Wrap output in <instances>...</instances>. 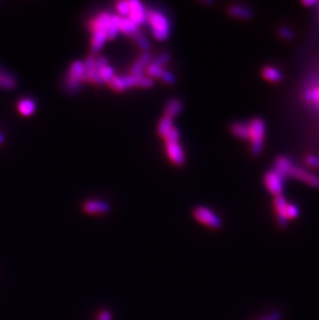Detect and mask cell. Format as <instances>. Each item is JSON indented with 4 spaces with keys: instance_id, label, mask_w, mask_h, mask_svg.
<instances>
[{
    "instance_id": "25",
    "label": "cell",
    "mask_w": 319,
    "mask_h": 320,
    "mask_svg": "<svg viewBox=\"0 0 319 320\" xmlns=\"http://www.w3.org/2000/svg\"><path fill=\"white\" fill-rule=\"evenodd\" d=\"M16 85V80L14 77L8 74H0V87L3 88H14Z\"/></svg>"
},
{
    "instance_id": "1",
    "label": "cell",
    "mask_w": 319,
    "mask_h": 320,
    "mask_svg": "<svg viewBox=\"0 0 319 320\" xmlns=\"http://www.w3.org/2000/svg\"><path fill=\"white\" fill-rule=\"evenodd\" d=\"M112 15L108 13H102L90 24L91 31H93V39H91V51L98 53L103 45L107 40V27Z\"/></svg>"
},
{
    "instance_id": "15",
    "label": "cell",
    "mask_w": 319,
    "mask_h": 320,
    "mask_svg": "<svg viewBox=\"0 0 319 320\" xmlns=\"http://www.w3.org/2000/svg\"><path fill=\"white\" fill-rule=\"evenodd\" d=\"M151 58H152V55L148 52H144L139 57V59L137 60L134 63V66L132 67V69H131L132 76H140L142 74V71L144 70V68L150 65Z\"/></svg>"
},
{
    "instance_id": "20",
    "label": "cell",
    "mask_w": 319,
    "mask_h": 320,
    "mask_svg": "<svg viewBox=\"0 0 319 320\" xmlns=\"http://www.w3.org/2000/svg\"><path fill=\"white\" fill-rule=\"evenodd\" d=\"M121 17L119 16H111L108 27H107V36L108 38H114L119 32Z\"/></svg>"
},
{
    "instance_id": "23",
    "label": "cell",
    "mask_w": 319,
    "mask_h": 320,
    "mask_svg": "<svg viewBox=\"0 0 319 320\" xmlns=\"http://www.w3.org/2000/svg\"><path fill=\"white\" fill-rule=\"evenodd\" d=\"M173 123H172V119L167 117V116H164L161 120H160V123H159V126H158V132L160 134V136H162L163 138L164 137L173 129Z\"/></svg>"
},
{
    "instance_id": "6",
    "label": "cell",
    "mask_w": 319,
    "mask_h": 320,
    "mask_svg": "<svg viewBox=\"0 0 319 320\" xmlns=\"http://www.w3.org/2000/svg\"><path fill=\"white\" fill-rule=\"evenodd\" d=\"M85 71H84V63L81 61H75L69 71V77L67 80V86L70 90L75 91L77 90L81 83L85 81L84 79Z\"/></svg>"
},
{
    "instance_id": "11",
    "label": "cell",
    "mask_w": 319,
    "mask_h": 320,
    "mask_svg": "<svg viewBox=\"0 0 319 320\" xmlns=\"http://www.w3.org/2000/svg\"><path fill=\"white\" fill-rule=\"evenodd\" d=\"M166 153L169 159L176 165H182L185 162V153L178 142H167Z\"/></svg>"
},
{
    "instance_id": "26",
    "label": "cell",
    "mask_w": 319,
    "mask_h": 320,
    "mask_svg": "<svg viewBox=\"0 0 319 320\" xmlns=\"http://www.w3.org/2000/svg\"><path fill=\"white\" fill-rule=\"evenodd\" d=\"M133 38L135 39L136 44L139 46V48H140V49H142V50H144V51H147V50L150 49L151 45H150L148 39H147L143 34H141L140 32H139L138 34H136Z\"/></svg>"
},
{
    "instance_id": "8",
    "label": "cell",
    "mask_w": 319,
    "mask_h": 320,
    "mask_svg": "<svg viewBox=\"0 0 319 320\" xmlns=\"http://www.w3.org/2000/svg\"><path fill=\"white\" fill-rule=\"evenodd\" d=\"M130 6V13H129V19L134 22L137 26L141 25L146 20V12L142 6L141 3L137 2V0H132L129 2Z\"/></svg>"
},
{
    "instance_id": "4",
    "label": "cell",
    "mask_w": 319,
    "mask_h": 320,
    "mask_svg": "<svg viewBox=\"0 0 319 320\" xmlns=\"http://www.w3.org/2000/svg\"><path fill=\"white\" fill-rule=\"evenodd\" d=\"M146 19L148 20L153 34L158 40H165L169 35V22L167 18L157 11H151L146 13Z\"/></svg>"
},
{
    "instance_id": "24",
    "label": "cell",
    "mask_w": 319,
    "mask_h": 320,
    "mask_svg": "<svg viewBox=\"0 0 319 320\" xmlns=\"http://www.w3.org/2000/svg\"><path fill=\"white\" fill-rule=\"evenodd\" d=\"M114 71L111 67H109L108 65L103 67L100 72H99V78H100V81L101 83H109L113 77H114Z\"/></svg>"
},
{
    "instance_id": "27",
    "label": "cell",
    "mask_w": 319,
    "mask_h": 320,
    "mask_svg": "<svg viewBox=\"0 0 319 320\" xmlns=\"http://www.w3.org/2000/svg\"><path fill=\"white\" fill-rule=\"evenodd\" d=\"M285 214H286L287 220L295 219L300 215V209H299V207L295 204H287Z\"/></svg>"
},
{
    "instance_id": "21",
    "label": "cell",
    "mask_w": 319,
    "mask_h": 320,
    "mask_svg": "<svg viewBox=\"0 0 319 320\" xmlns=\"http://www.w3.org/2000/svg\"><path fill=\"white\" fill-rule=\"evenodd\" d=\"M19 112L24 116H30L35 111V103L30 99H24L18 104Z\"/></svg>"
},
{
    "instance_id": "14",
    "label": "cell",
    "mask_w": 319,
    "mask_h": 320,
    "mask_svg": "<svg viewBox=\"0 0 319 320\" xmlns=\"http://www.w3.org/2000/svg\"><path fill=\"white\" fill-rule=\"evenodd\" d=\"M292 168V163L287 157H279L275 162V167H273L272 171L284 179V177L290 175Z\"/></svg>"
},
{
    "instance_id": "33",
    "label": "cell",
    "mask_w": 319,
    "mask_h": 320,
    "mask_svg": "<svg viewBox=\"0 0 319 320\" xmlns=\"http://www.w3.org/2000/svg\"><path fill=\"white\" fill-rule=\"evenodd\" d=\"M279 34L281 35V37H283L284 39H292L293 38V32L288 29L287 27H282L279 30Z\"/></svg>"
},
{
    "instance_id": "2",
    "label": "cell",
    "mask_w": 319,
    "mask_h": 320,
    "mask_svg": "<svg viewBox=\"0 0 319 320\" xmlns=\"http://www.w3.org/2000/svg\"><path fill=\"white\" fill-rule=\"evenodd\" d=\"M110 86L116 91H122L124 89L131 88L133 86H140L143 88H148L153 86L154 81L143 75L140 76H114L109 82Z\"/></svg>"
},
{
    "instance_id": "34",
    "label": "cell",
    "mask_w": 319,
    "mask_h": 320,
    "mask_svg": "<svg viewBox=\"0 0 319 320\" xmlns=\"http://www.w3.org/2000/svg\"><path fill=\"white\" fill-rule=\"evenodd\" d=\"M169 60V55L167 54V53H163V54H161L160 56H158L154 61L156 62V63H158V65H160V66H164L165 63H167V61Z\"/></svg>"
},
{
    "instance_id": "36",
    "label": "cell",
    "mask_w": 319,
    "mask_h": 320,
    "mask_svg": "<svg viewBox=\"0 0 319 320\" xmlns=\"http://www.w3.org/2000/svg\"><path fill=\"white\" fill-rule=\"evenodd\" d=\"M3 142H4V137L2 134H0V143H3Z\"/></svg>"
},
{
    "instance_id": "5",
    "label": "cell",
    "mask_w": 319,
    "mask_h": 320,
    "mask_svg": "<svg viewBox=\"0 0 319 320\" xmlns=\"http://www.w3.org/2000/svg\"><path fill=\"white\" fill-rule=\"evenodd\" d=\"M194 218L201 224L211 228V229H220L223 225L221 218L215 214L211 209L205 206H198L194 209Z\"/></svg>"
},
{
    "instance_id": "3",
    "label": "cell",
    "mask_w": 319,
    "mask_h": 320,
    "mask_svg": "<svg viewBox=\"0 0 319 320\" xmlns=\"http://www.w3.org/2000/svg\"><path fill=\"white\" fill-rule=\"evenodd\" d=\"M248 124L250 129L251 153L254 156H258L262 152L264 144L265 123L261 118H253Z\"/></svg>"
},
{
    "instance_id": "16",
    "label": "cell",
    "mask_w": 319,
    "mask_h": 320,
    "mask_svg": "<svg viewBox=\"0 0 319 320\" xmlns=\"http://www.w3.org/2000/svg\"><path fill=\"white\" fill-rule=\"evenodd\" d=\"M231 132L242 140H250V129L248 123L237 122L231 126Z\"/></svg>"
},
{
    "instance_id": "31",
    "label": "cell",
    "mask_w": 319,
    "mask_h": 320,
    "mask_svg": "<svg viewBox=\"0 0 319 320\" xmlns=\"http://www.w3.org/2000/svg\"><path fill=\"white\" fill-rule=\"evenodd\" d=\"M97 320H112L111 311L107 310V309L101 310L97 316Z\"/></svg>"
},
{
    "instance_id": "9",
    "label": "cell",
    "mask_w": 319,
    "mask_h": 320,
    "mask_svg": "<svg viewBox=\"0 0 319 320\" xmlns=\"http://www.w3.org/2000/svg\"><path fill=\"white\" fill-rule=\"evenodd\" d=\"M290 176L300 179L304 182H306L307 185L313 187V188H319V176L315 175L303 168H299V167H294L292 168L291 172H290Z\"/></svg>"
},
{
    "instance_id": "10",
    "label": "cell",
    "mask_w": 319,
    "mask_h": 320,
    "mask_svg": "<svg viewBox=\"0 0 319 320\" xmlns=\"http://www.w3.org/2000/svg\"><path fill=\"white\" fill-rule=\"evenodd\" d=\"M146 72H147V74H148L150 76L160 78V79H162L165 83H168V84H172V83H174V81H175L174 76H173L170 72L164 70L162 66L156 63L155 61H153L152 63H150V65L147 66Z\"/></svg>"
},
{
    "instance_id": "28",
    "label": "cell",
    "mask_w": 319,
    "mask_h": 320,
    "mask_svg": "<svg viewBox=\"0 0 319 320\" xmlns=\"http://www.w3.org/2000/svg\"><path fill=\"white\" fill-rule=\"evenodd\" d=\"M165 142H178L179 140V133H178V130L176 127H173L165 137Z\"/></svg>"
},
{
    "instance_id": "19",
    "label": "cell",
    "mask_w": 319,
    "mask_h": 320,
    "mask_svg": "<svg viewBox=\"0 0 319 320\" xmlns=\"http://www.w3.org/2000/svg\"><path fill=\"white\" fill-rule=\"evenodd\" d=\"M262 76L265 80L269 82H273V83L280 82L283 79L282 73L278 69L272 68V67H265L262 70Z\"/></svg>"
},
{
    "instance_id": "18",
    "label": "cell",
    "mask_w": 319,
    "mask_h": 320,
    "mask_svg": "<svg viewBox=\"0 0 319 320\" xmlns=\"http://www.w3.org/2000/svg\"><path fill=\"white\" fill-rule=\"evenodd\" d=\"M119 31H121V32H123L124 34L130 35V36H132V37H134L136 34H138V33H139L138 26H137L134 22H132L129 18H122V19H121Z\"/></svg>"
},
{
    "instance_id": "30",
    "label": "cell",
    "mask_w": 319,
    "mask_h": 320,
    "mask_svg": "<svg viewBox=\"0 0 319 320\" xmlns=\"http://www.w3.org/2000/svg\"><path fill=\"white\" fill-rule=\"evenodd\" d=\"M117 11L120 15L122 16H129L130 13V6H129V2H119L116 5Z\"/></svg>"
},
{
    "instance_id": "17",
    "label": "cell",
    "mask_w": 319,
    "mask_h": 320,
    "mask_svg": "<svg viewBox=\"0 0 319 320\" xmlns=\"http://www.w3.org/2000/svg\"><path fill=\"white\" fill-rule=\"evenodd\" d=\"M228 12L236 18L239 19H250L252 17V11L244 6H239V5H233L230 6L228 9Z\"/></svg>"
},
{
    "instance_id": "7",
    "label": "cell",
    "mask_w": 319,
    "mask_h": 320,
    "mask_svg": "<svg viewBox=\"0 0 319 320\" xmlns=\"http://www.w3.org/2000/svg\"><path fill=\"white\" fill-rule=\"evenodd\" d=\"M264 185L266 189L269 191V193H271L275 197L282 195L283 189H284L283 178L279 176L276 172H273L272 170L265 173Z\"/></svg>"
},
{
    "instance_id": "35",
    "label": "cell",
    "mask_w": 319,
    "mask_h": 320,
    "mask_svg": "<svg viewBox=\"0 0 319 320\" xmlns=\"http://www.w3.org/2000/svg\"><path fill=\"white\" fill-rule=\"evenodd\" d=\"M317 4H318V2H316V0H308V2H303V5L306 7H313Z\"/></svg>"
},
{
    "instance_id": "13",
    "label": "cell",
    "mask_w": 319,
    "mask_h": 320,
    "mask_svg": "<svg viewBox=\"0 0 319 320\" xmlns=\"http://www.w3.org/2000/svg\"><path fill=\"white\" fill-rule=\"evenodd\" d=\"M287 201L286 199L280 195L275 197V200H273V206H275L276 212H277V219H278V223L281 227H285L287 225V218H286V207H287Z\"/></svg>"
},
{
    "instance_id": "32",
    "label": "cell",
    "mask_w": 319,
    "mask_h": 320,
    "mask_svg": "<svg viewBox=\"0 0 319 320\" xmlns=\"http://www.w3.org/2000/svg\"><path fill=\"white\" fill-rule=\"evenodd\" d=\"M282 319V314L279 311H273L269 314H267L266 316L262 317L259 320H281Z\"/></svg>"
},
{
    "instance_id": "22",
    "label": "cell",
    "mask_w": 319,
    "mask_h": 320,
    "mask_svg": "<svg viewBox=\"0 0 319 320\" xmlns=\"http://www.w3.org/2000/svg\"><path fill=\"white\" fill-rule=\"evenodd\" d=\"M181 108H182V105H181V103L179 101L172 100L166 106L165 116H167V117L172 119L173 117H175V116H177L179 114V112L181 111Z\"/></svg>"
},
{
    "instance_id": "12",
    "label": "cell",
    "mask_w": 319,
    "mask_h": 320,
    "mask_svg": "<svg viewBox=\"0 0 319 320\" xmlns=\"http://www.w3.org/2000/svg\"><path fill=\"white\" fill-rule=\"evenodd\" d=\"M83 209L88 215H104L110 210V205L105 201L89 200L84 203Z\"/></svg>"
},
{
    "instance_id": "29",
    "label": "cell",
    "mask_w": 319,
    "mask_h": 320,
    "mask_svg": "<svg viewBox=\"0 0 319 320\" xmlns=\"http://www.w3.org/2000/svg\"><path fill=\"white\" fill-rule=\"evenodd\" d=\"M305 163L312 167V168H316L319 169V157L318 156H314V155H310L308 157H306L305 159Z\"/></svg>"
}]
</instances>
